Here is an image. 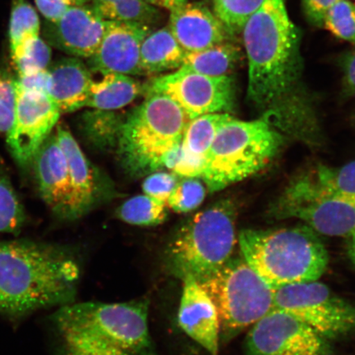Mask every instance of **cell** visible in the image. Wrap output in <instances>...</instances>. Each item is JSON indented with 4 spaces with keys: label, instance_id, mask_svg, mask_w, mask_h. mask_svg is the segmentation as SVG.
I'll return each instance as SVG.
<instances>
[{
    "label": "cell",
    "instance_id": "6da1fadb",
    "mask_svg": "<svg viewBox=\"0 0 355 355\" xmlns=\"http://www.w3.org/2000/svg\"><path fill=\"white\" fill-rule=\"evenodd\" d=\"M241 33L248 62V103L279 131L316 144L320 131L303 82L300 33L285 1L266 0Z\"/></svg>",
    "mask_w": 355,
    "mask_h": 355
},
{
    "label": "cell",
    "instance_id": "7a4b0ae2",
    "mask_svg": "<svg viewBox=\"0 0 355 355\" xmlns=\"http://www.w3.org/2000/svg\"><path fill=\"white\" fill-rule=\"evenodd\" d=\"M81 264L65 247L30 239L0 241V314L12 320L75 302Z\"/></svg>",
    "mask_w": 355,
    "mask_h": 355
},
{
    "label": "cell",
    "instance_id": "3957f363",
    "mask_svg": "<svg viewBox=\"0 0 355 355\" xmlns=\"http://www.w3.org/2000/svg\"><path fill=\"white\" fill-rule=\"evenodd\" d=\"M58 355H157L149 327V301L83 302L52 318Z\"/></svg>",
    "mask_w": 355,
    "mask_h": 355
},
{
    "label": "cell",
    "instance_id": "277c9868",
    "mask_svg": "<svg viewBox=\"0 0 355 355\" xmlns=\"http://www.w3.org/2000/svg\"><path fill=\"white\" fill-rule=\"evenodd\" d=\"M238 243L243 259L273 288L318 281L329 261L318 234L306 225L243 230Z\"/></svg>",
    "mask_w": 355,
    "mask_h": 355
},
{
    "label": "cell",
    "instance_id": "5b68a950",
    "mask_svg": "<svg viewBox=\"0 0 355 355\" xmlns=\"http://www.w3.org/2000/svg\"><path fill=\"white\" fill-rule=\"evenodd\" d=\"M236 207L221 200L186 220L172 234L163 254L166 272L178 279L207 281L232 259L238 243Z\"/></svg>",
    "mask_w": 355,
    "mask_h": 355
},
{
    "label": "cell",
    "instance_id": "8992f818",
    "mask_svg": "<svg viewBox=\"0 0 355 355\" xmlns=\"http://www.w3.org/2000/svg\"><path fill=\"white\" fill-rule=\"evenodd\" d=\"M146 100L124 119L117 152L124 170L143 177L165 168L167 155L180 146L189 122L175 101L162 95Z\"/></svg>",
    "mask_w": 355,
    "mask_h": 355
},
{
    "label": "cell",
    "instance_id": "52a82bcc",
    "mask_svg": "<svg viewBox=\"0 0 355 355\" xmlns=\"http://www.w3.org/2000/svg\"><path fill=\"white\" fill-rule=\"evenodd\" d=\"M284 141L283 133L265 118L243 121L233 117L217 132L202 180L211 193L219 192L263 170Z\"/></svg>",
    "mask_w": 355,
    "mask_h": 355
},
{
    "label": "cell",
    "instance_id": "ba28073f",
    "mask_svg": "<svg viewBox=\"0 0 355 355\" xmlns=\"http://www.w3.org/2000/svg\"><path fill=\"white\" fill-rule=\"evenodd\" d=\"M200 285L216 306L220 340L225 343L273 309L274 288L243 257H232L218 272Z\"/></svg>",
    "mask_w": 355,
    "mask_h": 355
},
{
    "label": "cell",
    "instance_id": "9c48e42d",
    "mask_svg": "<svg viewBox=\"0 0 355 355\" xmlns=\"http://www.w3.org/2000/svg\"><path fill=\"white\" fill-rule=\"evenodd\" d=\"M269 212L277 220L299 219L327 236L355 233V204L324 189L311 174L291 182Z\"/></svg>",
    "mask_w": 355,
    "mask_h": 355
},
{
    "label": "cell",
    "instance_id": "30bf717a",
    "mask_svg": "<svg viewBox=\"0 0 355 355\" xmlns=\"http://www.w3.org/2000/svg\"><path fill=\"white\" fill-rule=\"evenodd\" d=\"M272 309L292 315L328 340L355 330V306L318 281L274 288Z\"/></svg>",
    "mask_w": 355,
    "mask_h": 355
},
{
    "label": "cell",
    "instance_id": "8fae6325",
    "mask_svg": "<svg viewBox=\"0 0 355 355\" xmlns=\"http://www.w3.org/2000/svg\"><path fill=\"white\" fill-rule=\"evenodd\" d=\"M144 93L175 101L189 121L207 114H230L235 106V83L230 75L207 76L180 68L150 80L144 85Z\"/></svg>",
    "mask_w": 355,
    "mask_h": 355
},
{
    "label": "cell",
    "instance_id": "7c38bea8",
    "mask_svg": "<svg viewBox=\"0 0 355 355\" xmlns=\"http://www.w3.org/2000/svg\"><path fill=\"white\" fill-rule=\"evenodd\" d=\"M248 355H331L329 341L292 315L272 309L252 326Z\"/></svg>",
    "mask_w": 355,
    "mask_h": 355
},
{
    "label": "cell",
    "instance_id": "4fadbf2b",
    "mask_svg": "<svg viewBox=\"0 0 355 355\" xmlns=\"http://www.w3.org/2000/svg\"><path fill=\"white\" fill-rule=\"evenodd\" d=\"M60 114L46 92L24 90L17 84L15 119L7 135V144L19 166L33 162L35 153L59 121Z\"/></svg>",
    "mask_w": 355,
    "mask_h": 355
},
{
    "label": "cell",
    "instance_id": "5bb4252c",
    "mask_svg": "<svg viewBox=\"0 0 355 355\" xmlns=\"http://www.w3.org/2000/svg\"><path fill=\"white\" fill-rule=\"evenodd\" d=\"M152 32L150 26L137 22L106 21L99 46L88 59L89 69L102 75H143L140 68L141 46L146 35Z\"/></svg>",
    "mask_w": 355,
    "mask_h": 355
},
{
    "label": "cell",
    "instance_id": "9a60e30c",
    "mask_svg": "<svg viewBox=\"0 0 355 355\" xmlns=\"http://www.w3.org/2000/svg\"><path fill=\"white\" fill-rule=\"evenodd\" d=\"M105 21L92 6H73L60 20L47 21L44 35L48 44L58 50L71 56L89 59L103 37Z\"/></svg>",
    "mask_w": 355,
    "mask_h": 355
},
{
    "label": "cell",
    "instance_id": "2e32d148",
    "mask_svg": "<svg viewBox=\"0 0 355 355\" xmlns=\"http://www.w3.org/2000/svg\"><path fill=\"white\" fill-rule=\"evenodd\" d=\"M182 282L178 312L181 329L211 355H219L220 327L214 303L193 278L186 277Z\"/></svg>",
    "mask_w": 355,
    "mask_h": 355
},
{
    "label": "cell",
    "instance_id": "e0dca14e",
    "mask_svg": "<svg viewBox=\"0 0 355 355\" xmlns=\"http://www.w3.org/2000/svg\"><path fill=\"white\" fill-rule=\"evenodd\" d=\"M55 135L68 163L69 197L64 220H75L88 214L99 203L94 168L64 124H58Z\"/></svg>",
    "mask_w": 355,
    "mask_h": 355
},
{
    "label": "cell",
    "instance_id": "ac0fdd59",
    "mask_svg": "<svg viewBox=\"0 0 355 355\" xmlns=\"http://www.w3.org/2000/svg\"><path fill=\"white\" fill-rule=\"evenodd\" d=\"M168 28L186 52L205 50L225 42L234 35L209 8L187 3L171 11Z\"/></svg>",
    "mask_w": 355,
    "mask_h": 355
},
{
    "label": "cell",
    "instance_id": "d6986e66",
    "mask_svg": "<svg viewBox=\"0 0 355 355\" xmlns=\"http://www.w3.org/2000/svg\"><path fill=\"white\" fill-rule=\"evenodd\" d=\"M40 195L53 213L64 220L69 197L68 163L55 133H51L33 159Z\"/></svg>",
    "mask_w": 355,
    "mask_h": 355
},
{
    "label": "cell",
    "instance_id": "ffe728a7",
    "mask_svg": "<svg viewBox=\"0 0 355 355\" xmlns=\"http://www.w3.org/2000/svg\"><path fill=\"white\" fill-rule=\"evenodd\" d=\"M93 79L91 70L79 58H62L48 68L46 94L60 113L86 107Z\"/></svg>",
    "mask_w": 355,
    "mask_h": 355
},
{
    "label": "cell",
    "instance_id": "44dd1931",
    "mask_svg": "<svg viewBox=\"0 0 355 355\" xmlns=\"http://www.w3.org/2000/svg\"><path fill=\"white\" fill-rule=\"evenodd\" d=\"M233 116L211 113L191 119L182 137L179 161L173 173L180 177L201 178L217 132Z\"/></svg>",
    "mask_w": 355,
    "mask_h": 355
},
{
    "label": "cell",
    "instance_id": "7402d4cb",
    "mask_svg": "<svg viewBox=\"0 0 355 355\" xmlns=\"http://www.w3.org/2000/svg\"><path fill=\"white\" fill-rule=\"evenodd\" d=\"M186 51L168 26L146 35L141 46L140 68L143 75L177 70L183 65Z\"/></svg>",
    "mask_w": 355,
    "mask_h": 355
},
{
    "label": "cell",
    "instance_id": "603a6c76",
    "mask_svg": "<svg viewBox=\"0 0 355 355\" xmlns=\"http://www.w3.org/2000/svg\"><path fill=\"white\" fill-rule=\"evenodd\" d=\"M144 86L136 79L121 73L103 74L98 82L93 81L86 107L103 110H121L132 103Z\"/></svg>",
    "mask_w": 355,
    "mask_h": 355
},
{
    "label": "cell",
    "instance_id": "cb8c5ba5",
    "mask_svg": "<svg viewBox=\"0 0 355 355\" xmlns=\"http://www.w3.org/2000/svg\"><path fill=\"white\" fill-rule=\"evenodd\" d=\"M241 47L233 41L225 42L205 50L186 52L182 69L207 76H226L243 59Z\"/></svg>",
    "mask_w": 355,
    "mask_h": 355
},
{
    "label": "cell",
    "instance_id": "d4e9b609",
    "mask_svg": "<svg viewBox=\"0 0 355 355\" xmlns=\"http://www.w3.org/2000/svg\"><path fill=\"white\" fill-rule=\"evenodd\" d=\"M125 119L116 110L92 109L81 118V130L92 146L101 150L117 148L122 127Z\"/></svg>",
    "mask_w": 355,
    "mask_h": 355
},
{
    "label": "cell",
    "instance_id": "484cf974",
    "mask_svg": "<svg viewBox=\"0 0 355 355\" xmlns=\"http://www.w3.org/2000/svg\"><path fill=\"white\" fill-rule=\"evenodd\" d=\"M94 10L106 21H123L152 26L161 19L157 8L144 0H92Z\"/></svg>",
    "mask_w": 355,
    "mask_h": 355
},
{
    "label": "cell",
    "instance_id": "4316f807",
    "mask_svg": "<svg viewBox=\"0 0 355 355\" xmlns=\"http://www.w3.org/2000/svg\"><path fill=\"white\" fill-rule=\"evenodd\" d=\"M115 215L127 224L148 227L161 225L167 219L168 206L148 195H137L119 206Z\"/></svg>",
    "mask_w": 355,
    "mask_h": 355
},
{
    "label": "cell",
    "instance_id": "83f0119b",
    "mask_svg": "<svg viewBox=\"0 0 355 355\" xmlns=\"http://www.w3.org/2000/svg\"><path fill=\"white\" fill-rule=\"evenodd\" d=\"M41 21L37 11L28 0H12L8 40L11 53L26 40L40 35Z\"/></svg>",
    "mask_w": 355,
    "mask_h": 355
},
{
    "label": "cell",
    "instance_id": "f1b7e54d",
    "mask_svg": "<svg viewBox=\"0 0 355 355\" xmlns=\"http://www.w3.org/2000/svg\"><path fill=\"white\" fill-rule=\"evenodd\" d=\"M11 55L19 76H24L48 69L51 62V49L40 35H35L22 42Z\"/></svg>",
    "mask_w": 355,
    "mask_h": 355
},
{
    "label": "cell",
    "instance_id": "f546056e",
    "mask_svg": "<svg viewBox=\"0 0 355 355\" xmlns=\"http://www.w3.org/2000/svg\"><path fill=\"white\" fill-rule=\"evenodd\" d=\"M311 175L328 192L355 204V161L340 167L320 166Z\"/></svg>",
    "mask_w": 355,
    "mask_h": 355
},
{
    "label": "cell",
    "instance_id": "4dcf8cb0",
    "mask_svg": "<svg viewBox=\"0 0 355 355\" xmlns=\"http://www.w3.org/2000/svg\"><path fill=\"white\" fill-rule=\"evenodd\" d=\"M26 219L24 207L10 178L0 174V234H19Z\"/></svg>",
    "mask_w": 355,
    "mask_h": 355
},
{
    "label": "cell",
    "instance_id": "1f68e13d",
    "mask_svg": "<svg viewBox=\"0 0 355 355\" xmlns=\"http://www.w3.org/2000/svg\"><path fill=\"white\" fill-rule=\"evenodd\" d=\"M266 0H214V13L233 35L241 33L244 24Z\"/></svg>",
    "mask_w": 355,
    "mask_h": 355
},
{
    "label": "cell",
    "instance_id": "d6a6232c",
    "mask_svg": "<svg viewBox=\"0 0 355 355\" xmlns=\"http://www.w3.org/2000/svg\"><path fill=\"white\" fill-rule=\"evenodd\" d=\"M170 197L167 206L177 213H189L196 210L206 197V188L199 178L181 177Z\"/></svg>",
    "mask_w": 355,
    "mask_h": 355
},
{
    "label": "cell",
    "instance_id": "836d02e7",
    "mask_svg": "<svg viewBox=\"0 0 355 355\" xmlns=\"http://www.w3.org/2000/svg\"><path fill=\"white\" fill-rule=\"evenodd\" d=\"M323 26L336 37L355 44V4L337 0L327 12Z\"/></svg>",
    "mask_w": 355,
    "mask_h": 355
},
{
    "label": "cell",
    "instance_id": "e575fe53",
    "mask_svg": "<svg viewBox=\"0 0 355 355\" xmlns=\"http://www.w3.org/2000/svg\"><path fill=\"white\" fill-rule=\"evenodd\" d=\"M16 108V80L0 71V135H7L11 130Z\"/></svg>",
    "mask_w": 355,
    "mask_h": 355
},
{
    "label": "cell",
    "instance_id": "d590c367",
    "mask_svg": "<svg viewBox=\"0 0 355 355\" xmlns=\"http://www.w3.org/2000/svg\"><path fill=\"white\" fill-rule=\"evenodd\" d=\"M180 178L175 173L153 172L144 181V194L166 203Z\"/></svg>",
    "mask_w": 355,
    "mask_h": 355
},
{
    "label": "cell",
    "instance_id": "8d00e7d4",
    "mask_svg": "<svg viewBox=\"0 0 355 355\" xmlns=\"http://www.w3.org/2000/svg\"><path fill=\"white\" fill-rule=\"evenodd\" d=\"M35 6L47 21L60 20L71 7L87 4L82 0H35Z\"/></svg>",
    "mask_w": 355,
    "mask_h": 355
},
{
    "label": "cell",
    "instance_id": "74e56055",
    "mask_svg": "<svg viewBox=\"0 0 355 355\" xmlns=\"http://www.w3.org/2000/svg\"><path fill=\"white\" fill-rule=\"evenodd\" d=\"M337 0H302L306 17L311 24L323 26L324 17Z\"/></svg>",
    "mask_w": 355,
    "mask_h": 355
},
{
    "label": "cell",
    "instance_id": "f35d334b",
    "mask_svg": "<svg viewBox=\"0 0 355 355\" xmlns=\"http://www.w3.org/2000/svg\"><path fill=\"white\" fill-rule=\"evenodd\" d=\"M48 69L39 71L16 80L17 86L28 91L43 92L46 93Z\"/></svg>",
    "mask_w": 355,
    "mask_h": 355
},
{
    "label": "cell",
    "instance_id": "ab89813d",
    "mask_svg": "<svg viewBox=\"0 0 355 355\" xmlns=\"http://www.w3.org/2000/svg\"><path fill=\"white\" fill-rule=\"evenodd\" d=\"M344 92L347 96L355 95V51L346 60L344 66Z\"/></svg>",
    "mask_w": 355,
    "mask_h": 355
},
{
    "label": "cell",
    "instance_id": "60d3db41",
    "mask_svg": "<svg viewBox=\"0 0 355 355\" xmlns=\"http://www.w3.org/2000/svg\"><path fill=\"white\" fill-rule=\"evenodd\" d=\"M144 1L150 6L161 7L170 11L175 10L188 3V0H144Z\"/></svg>",
    "mask_w": 355,
    "mask_h": 355
},
{
    "label": "cell",
    "instance_id": "b9f144b4",
    "mask_svg": "<svg viewBox=\"0 0 355 355\" xmlns=\"http://www.w3.org/2000/svg\"><path fill=\"white\" fill-rule=\"evenodd\" d=\"M349 239V256L350 259H352L353 263L355 264V233H354Z\"/></svg>",
    "mask_w": 355,
    "mask_h": 355
},
{
    "label": "cell",
    "instance_id": "7bdbcfd3",
    "mask_svg": "<svg viewBox=\"0 0 355 355\" xmlns=\"http://www.w3.org/2000/svg\"><path fill=\"white\" fill-rule=\"evenodd\" d=\"M83 2L87 3L90 0H82Z\"/></svg>",
    "mask_w": 355,
    "mask_h": 355
}]
</instances>
